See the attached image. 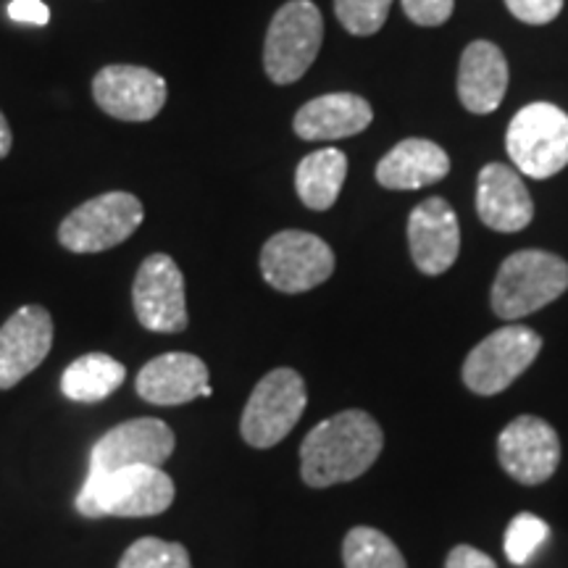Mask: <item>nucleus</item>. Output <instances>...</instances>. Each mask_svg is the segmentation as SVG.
<instances>
[{
	"label": "nucleus",
	"mask_w": 568,
	"mask_h": 568,
	"mask_svg": "<svg viewBox=\"0 0 568 568\" xmlns=\"http://www.w3.org/2000/svg\"><path fill=\"white\" fill-rule=\"evenodd\" d=\"M385 435L366 410H343L324 418L301 445V477L308 487L324 489L358 479L376 464Z\"/></svg>",
	"instance_id": "nucleus-1"
},
{
	"label": "nucleus",
	"mask_w": 568,
	"mask_h": 568,
	"mask_svg": "<svg viewBox=\"0 0 568 568\" xmlns=\"http://www.w3.org/2000/svg\"><path fill=\"white\" fill-rule=\"evenodd\" d=\"M174 495V481L163 468L132 466L84 479L77 495V510L88 518H145L172 508Z\"/></svg>",
	"instance_id": "nucleus-2"
},
{
	"label": "nucleus",
	"mask_w": 568,
	"mask_h": 568,
	"mask_svg": "<svg viewBox=\"0 0 568 568\" xmlns=\"http://www.w3.org/2000/svg\"><path fill=\"white\" fill-rule=\"evenodd\" d=\"M568 290V264L548 251H518L500 264L493 284V311L503 322L535 314Z\"/></svg>",
	"instance_id": "nucleus-3"
},
{
	"label": "nucleus",
	"mask_w": 568,
	"mask_h": 568,
	"mask_svg": "<svg viewBox=\"0 0 568 568\" xmlns=\"http://www.w3.org/2000/svg\"><path fill=\"white\" fill-rule=\"evenodd\" d=\"M506 151L531 180H548L568 166V113L552 103H529L510 119Z\"/></svg>",
	"instance_id": "nucleus-4"
},
{
	"label": "nucleus",
	"mask_w": 568,
	"mask_h": 568,
	"mask_svg": "<svg viewBox=\"0 0 568 568\" xmlns=\"http://www.w3.org/2000/svg\"><path fill=\"white\" fill-rule=\"evenodd\" d=\"M324 40L322 11L311 0H290L274 13L264 42V69L274 84H293L316 61Z\"/></svg>",
	"instance_id": "nucleus-5"
},
{
	"label": "nucleus",
	"mask_w": 568,
	"mask_h": 568,
	"mask_svg": "<svg viewBox=\"0 0 568 568\" xmlns=\"http://www.w3.org/2000/svg\"><path fill=\"white\" fill-rule=\"evenodd\" d=\"M305 406H308V393L303 376L293 368H274L247 397L240 418L243 439L258 450L280 445L301 422Z\"/></svg>",
	"instance_id": "nucleus-6"
},
{
	"label": "nucleus",
	"mask_w": 568,
	"mask_h": 568,
	"mask_svg": "<svg viewBox=\"0 0 568 568\" xmlns=\"http://www.w3.org/2000/svg\"><path fill=\"white\" fill-rule=\"evenodd\" d=\"M145 219L140 197L132 193H103L82 203L63 219L59 243L69 253H103L130 240Z\"/></svg>",
	"instance_id": "nucleus-7"
},
{
	"label": "nucleus",
	"mask_w": 568,
	"mask_h": 568,
	"mask_svg": "<svg viewBox=\"0 0 568 568\" xmlns=\"http://www.w3.org/2000/svg\"><path fill=\"white\" fill-rule=\"evenodd\" d=\"M542 351V337L521 324H508L481 339L464 364V385L477 395L508 389Z\"/></svg>",
	"instance_id": "nucleus-8"
},
{
	"label": "nucleus",
	"mask_w": 568,
	"mask_h": 568,
	"mask_svg": "<svg viewBox=\"0 0 568 568\" xmlns=\"http://www.w3.org/2000/svg\"><path fill=\"white\" fill-rule=\"evenodd\" d=\"M261 274L280 293L301 295L335 274V253L316 234L284 230L266 240L261 251Z\"/></svg>",
	"instance_id": "nucleus-9"
},
{
	"label": "nucleus",
	"mask_w": 568,
	"mask_h": 568,
	"mask_svg": "<svg viewBox=\"0 0 568 568\" xmlns=\"http://www.w3.org/2000/svg\"><path fill=\"white\" fill-rule=\"evenodd\" d=\"M134 316L155 335H176L190 324L184 276L176 261L166 253L148 255L132 284Z\"/></svg>",
	"instance_id": "nucleus-10"
},
{
	"label": "nucleus",
	"mask_w": 568,
	"mask_h": 568,
	"mask_svg": "<svg viewBox=\"0 0 568 568\" xmlns=\"http://www.w3.org/2000/svg\"><path fill=\"white\" fill-rule=\"evenodd\" d=\"M174 445L176 437L166 422L153 416L132 418V422L113 426L92 445L88 477H103V474L132 466L161 468V464L172 458Z\"/></svg>",
	"instance_id": "nucleus-11"
},
{
	"label": "nucleus",
	"mask_w": 568,
	"mask_h": 568,
	"mask_svg": "<svg viewBox=\"0 0 568 568\" xmlns=\"http://www.w3.org/2000/svg\"><path fill=\"white\" fill-rule=\"evenodd\" d=\"M98 109L122 122H151L166 105L169 88L161 74L145 67L111 63L92 80Z\"/></svg>",
	"instance_id": "nucleus-12"
},
{
	"label": "nucleus",
	"mask_w": 568,
	"mask_h": 568,
	"mask_svg": "<svg viewBox=\"0 0 568 568\" xmlns=\"http://www.w3.org/2000/svg\"><path fill=\"white\" fill-rule=\"evenodd\" d=\"M497 458L518 485H542L560 464L558 432L537 416H518L497 437Z\"/></svg>",
	"instance_id": "nucleus-13"
},
{
	"label": "nucleus",
	"mask_w": 568,
	"mask_h": 568,
	"mask_svg": "<svg viewBox=\"0 0 568 568\" xmlns=\"http://www.w3.org/2000/svg\"><path fill=\"white\" fill-rule=\"evenodd\" d=\"M53 347V318L42 305H24L0 326V389L17 387Z\"/></svg>",
	"instance_id": "nucleus-14"
},
{
	"label": "nucleus",
	"mask_w": 568,
	"mask_h": 568,
	"mask_svg": "<svg viewBox=\"0 0 568 568\" xmlns=\"http://www.w3.org/2000/svg\"><path fill=\"white\" fill-rule=\"evenodd\" d=\"M410 258L422 274L437 276L456 264L460 226L453 205L443 197H426L408 216Z\"/></svg>",
	"instance_id": "nucleus-15"
},
{
	"label": "nucleus",
	"mask_w": 568,
	"mask_h": 568,
	"mask_svg": "<svg viewBox=\"0 0 568 568\" xmlns=\"http://www.w3.org/2000/svg\"><path fill=\"white\" fill-rule=\"evenodd\" d=\"M209 366L193 353H163L148 361L138 374V395L153 406H184L211 397Z\"/></svg>",
	"instance_id": "nucleus-16"
},
{
	"label": "nucleus",
	"mask_w": 568,
	"mask_h": 568,
	"mask_svg": "<svg viewBox=\"0 0 568 568\" xmlns=\"http://www.w3.org/2000/svg\"><path fill=\"white\" fill-rule=\"evenodd\" d=\"M477 213L495 232H521L535 219V203L516 169L487 163L477 182Z\"/></svg>",
	"instance_id": "nucleus-17"
},
{
	"label": "nucleus",
	"mask_w": 568,
	"mask_h": 568,
	"mask_svg": "<svg viewBox=\"0 0 568 568\" xmlns=\"http://www.w3.org/2000/svg\"><path fill=\"white\" fill-rule=\"evenodd\" d=\"M508 90V63L497 45L477 40L460 55L458 98L471 113H493Z\"/></svg>",
	"instance_id": "nucleus-18"
},
{
	"label": "nucleus",
	"mask_w": 568,
	"mask_h": 568,
	"mask_svg": "<svg viewBox=\"0 0 568 568\" xmlns=\"http://www.w3.org/2000/svg\"><path fill=\"white\" fill-rule=\"evenodd\" d=\"M374 111L366 98L353 92H329L314 98L295 113V134L303 140H343L364 132Z\"/></svg>",
	"instance_id": "nucleus-19"
},
{
	"label": "nucleus",
	"mask_w": 568,
	"mask_h": 568,
	"mask_svg": "<svg viewBox=\"0 0 568 568\" xmlns=\"http://www.w3.org/2000/svg\"><path fill=\"white\" fill-rule=\"evenodd\" d=\"M450 159L437 142L410 138L397 142L385 159L376 163V182L387 190H422L445 180Z\"/></svg>",
	"instance_id": "nucleus-20"
},
{
	"label": "nucleus",
	"mask_w": 568,
	"mask_h": 568,
	"mask_svg": "<svg viewBox=\"0 0 568 568\" xmlns=\"http://www.w3.org/2000/svg\"><path fill=\"white\" fill-rule=\"evenodd\" d=\"M347 176V155L337 148H322L305 155L295 172V190L305 209L326 211L337 203Z\"/></svg>",
	"instance_id": "nucleus-21"
},
{
	"label": "nucleus",
	"mask_w": 568,
	"mask_h": 568,
	"mask_svg": "<svg viewBox=\"0 0 568 568\" xmlns=\"http://www.w3.org/2000/svg\"><path fill=\"white\" fill-rule=\"evenodd\" d=\"M126 368L105 353H88L63 368L61 393L74 403H101L124 385Z\"/></svg>",
	"instance_id": "nucleus-22"
},
{
	"label": "nucleus",
	"mask_w": 568,
	"mask_h": 568,
	"mask_svg": "<svg viewBox=\"0 0 568 568\" xmlns=\"http://www.w3.org/2000/svg\"><path fill=\"white\" fill-rule=\"evenodd\" d=\"M345 568H408L406 558L385 531L353 527L343 542Z\"/></svg>",
	"instance_id": "nucleus-23"
},
{
	"label": "nucleus",
	"mask_w": 568,
	"mask_h": 568,
	"mask_svg": "<svg viewBox=\"0 0 568 568\" xmlns=\"http://www.w3.org/2000/svg\"><path fill=\"white\" fill-rule=\"evenodd\" d=\"M119 568H193L190 552L180 542L159 537H142L124 550Z\"/></svg>",
	"instance_id": "nucleus-24"
},
{
	"label": "nucleus",
	"mask_w": 568,
	"mask_h": 568,
	"mask_svg": "<svg viewBox=\"0 0 568 568\" xmlns=\"http://www.w3.org/2000/svg\"><path fill=\"white\" fill-rule=\"evenodd\" d=\"M548 539H550V527L545 518H539L535 514H518L514 521L508 524L503 548H506V556L510 564L527 566Z\"/></svg>",
	"instance_id": "nucleus-25"
},
{
	"label": "nucleus",
	"mask_w": 568,
	"mask_h": 568,
	"mask_svg": "<svg viewBox=\"0 0 568 568\" xmlns=\"http://www.w3.org/2000/svg\"><path fill=\"white\" fill-rule=\"evenodd\" d=\"M393 0H335L339 24L351 34L368 38L385 27Z\"/></svg>",
	"instance_id": "nucleus-26"
},
{
	"label": "nucleus",
	"mask_w": 568,
	"mask_h": 568,
	"mask_svg": "<svg viewBox=\"0 0 568 568\" xmlns=\"http://www.w3.org/2000/svg\"><path fill=\"white\" fill-rule=\"evenodd\" d=\"M456 0H403V11L418 27H439L453 17Z\"/></svg>",
	"instance_id": "nucleus-27"
},
{
	"label": "nucleus",
	"mask_w": 568,
	"mask_h": 568,
	"mask_svg": "<svg viewBox=\"0 0 568 568\" xmlns=\"http://www.w3.org/2000/svg\"><path fill=\"white\" fill-rule=\"evenodd\" d=\"M508 11L524 24H550L564 11V0H506Z\"/></svg>",
	"instance_id": "nucleus-28"
},
{
	"label": "nucleus",
	"mask_w": 568,
	"mask_h": 568,
	"mask_svg": "<svg viewBox=\"0 0 568 568\" xmlns=\"http://www.w3.org/2000/svg\"><path fill=\"white\" fill-rule=\"evenodd\" d=\"M9 17L13 21H21V24L45 27L51 21V9L42 0H11Z\"/></svg>",
	"instance_id": "nucleus-29"
},
{
	"label": "nucleus",
	"mask_w": 568,
	"mask_h": 568,
	"mask_svg": "<svg viewBox=\"0 0 568 568\" xmlns=\"http://www.w3.org/2000/svg\"><path fill=\"white\" fill-rule=\"evenodd\" d=\"M445 568H497V564L487 552L471 548V545H458L447 556Z\"/></svg>",
	"instance_id": "nucleus-30"
},
{
	"label": "nucleus",
	"mask_w": 568,
	"mask_h": 568,
	"mask_svg": "<svg viewBox=\"0 0 568 568\" xmlns=\"http://www.w3.org/2000/svg\"><path fill=\"white\" fill-rule=\"evenodd\" d=\"M11 142H13L11 126H9V122H6L3 111H0V159H6V155L11 153Z\"/></svg>",
	"instance_id": "nucleus-31"
}]
</instances>
